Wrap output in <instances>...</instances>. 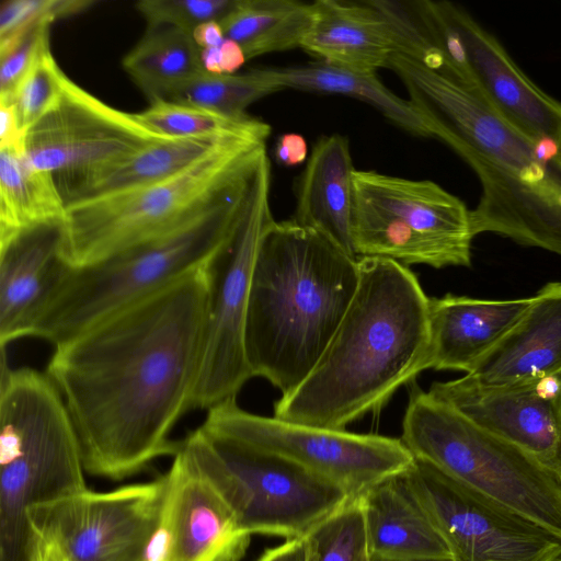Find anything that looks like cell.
Returning a JSON list of instances; mask_svg holds the SVG:
<instances>
[{
  "instance_id": "cell-18",
  "label": "cell",
  "mask_w": 561,
  "mask_h": 561,
  "mask_svg": "<svg viewBox=\"0 0 561 561\" xmlns=\"http://www.w3.org/2000/svg\"><path fill=\"white\" fill-rule=\"evenodd\" d=\"M472 80L488 100L529 137L561 149V102L517 66L502 44L463 8L442 1Z\"/></svg>"
},
{
  "instance_id": "cell-7",
  "label": "cell",
  "mask_w": 561,
  "mask_h": 561,
  "mask_svg": "<svg viewBox=\"0 0 561 561\" xmlns=\"http://www.w3.org/2000/svg\"><path fill=\"white\" fill-rule=\"evenodd\" d=\"M266 142L237 139L145 186L67 204L60 234L72 268L93 265L174 229L255 176Z\"/></svg>"
},
{
  "instance_id": "cell-36",
  "label": "cell",
  "mask_w": 561,
  "mask_h": 561,
  "mask_svg": "<svg viewBox=\"0 0 561 561\" xmlns=\"http://www.w3.org/2000/svg\"><path fill=\"white\" fill-rule=\"evenodd\" d=\"M49 34L50 24H43L0 41V103H12L16 88Z\"/></svg>"
},
{
  "instance_id": "cell-5",
  "label": "cell",
  "mask_w": 561,
  "mask_h": 561,
  "mask_svg": "<svg viewBox=\"0 0 561 561\" xmlns=\"http://www.w3.org/2000/svg\"><path fill=\"white\" fill-rule=\"evenodd\" d=\"M78 435L45 371L12 368L1 348L0 561H32L27 511L88 489Z\"/></svg>"
},
{
  "instance_id": "cell-32",
  "label": "cell",
  "mask_w": 561,
  "mask_h": 561,
  "mask_svg": "<svg viewBox=\"0 0 561 561\" xmlns=\"http://www.w3.org/2000/svg\"><path fill=\"white\" fill-rule=\"evenodd\" d=\"M306 539L307 561H373L359 496L316 525Z\"/></svg>"
},
{
  "instance_id": "cell-15",
  "label": "cell",
  "mask_w": 561,
  "mask_h": 561,
  "mask_svg": "<svg viewBox=\"0 0 561 561\" xmlns=\"http://www.w3.org/2000/svg\"><path fill=\"white\" fill-rule=\"evenodd\" d=\"M163 139L134 113L67 78L55 105L24 133L22 153L32 168L51 173L62 194L85 175Z\"/></svg>"
},
{
  "instance_id": "cell-28",
  "label": "cell",
  "mask_w": 561,
  "mask_h": 561,
  "mask_svg": "<svg viewBox=\"0 0 561 561\" xmlns=\"http://www.w3.org/2000/svg\"><path fill=\"white\" fill-rule=\"evenodd\" d=\"M313 16V4L296 0H238L219 23L238 43L247 60L301 47Z\"/></svg>"
},
{
  "instance_id": "cell-37",
  "label": "cell",
  "mask_w": 561,
  "mask_h": 561,
  "mask_svg": "<svg viewBox=\"0 0 561 561\" xmlns=\"http://www.w3.org/2000/svg\"><path fill=\"white\" fill-rule=\"evenodd\" d=\"M202 68L207 73L232 75L247 61L241 46L227 38L215 47L199 48Z\"/></svg>"
},
{
  "instance_id": "cell-2",
  "label": "cell",
  "mask_w": 561,
  "mask_h": 561,
  "mask_svg": "<svg viewBox=\"0 0 561 561\" xmlns=\"http://www.w3.org/2000/svg\"><path fill=\"white\" fill-rule=\"evenodd\" d=\"M388 68L431 137L448 145L479 179L474 234L491 232L561 255V149L514 125L471 75L432 69L402 54L392 55Z\"/></svg>"
},
{
  "instance_id": "cell-19",
  "label": "cell",
  "mask_w": 561,
  "mask_h": 561,
  "mask_svg": "<svg viewBox=\"0 0 561 561\" xmlns=\"http://www.w3.org/2000/svg\"><path fill=\"white\" fill-rule=\"evenodd\" d=\"M60 226L0 240V345L28 337L30 330L69 273Z\"/></svg>"
},
{
  "instance_id": "cell-22",
  "label": "cell",
  "mask_w": 561,
  "mask_h": 561,
  "mask_svg": "<svg viewBox=\"0 0 561 561\" xmlns=\"http://www.w3.org/2000/svg\"><path fill=\"white\" fill-rule=\"evenodd\" d=\"M312 4L311 26L300 48L319 61L376 73L400 53L397 32L371 0H318Z\"/></svg>"
},
{
  "instance_id": "cell-41",
  "label": "cell",
  "mask_w": 561,
  "mask_h": 561,
  "mask_svg": "<svg viewBox=\"0 0 561 561\" xmlns=\"http://www.w3.org/2000/svg\"><path fill=\"white\" fill-rule=\"evenodd\" d=\"M192 37L198 48L219 46L225 39V33L218 21L206 22L197 26Z\"/></svg>"
},
{
  "instance_id": "cell-11",
  "label": "cell",
  "mask_w": 561,
  "mask_h": 561,
  "mask_svg": "<svg viewBox=\"0 0 561 561\" xmlns=\"http://www.w3.org/2000/svg\"><path fill=\"white\" fill-rule=\"evenodd\" d=\"M271 163L254 178L240 227L214 264L213 286L192 409L208 410L236 398L252 378L245 353V323L252 272L262 238L275 221L270 203Z\"/></svg>"
},
{
  "instance_id": "cell-8",
  "label": "cell",
  "mask_w": 561,
  "mask_h": 561,
  "mask_svg": "<svg viewBox=\"0 0 561 561\" xmlns=\"http://www.w3.org/2000/svg\"><path fill=\"white\" fill-rule=\"evenodd\" d=\"M181 450L249 535L302 538L355 499L345 489L204 419Z\"/></svg>"
},
{
  "instance_id": "cell-23",
  "label": "cell",
  "mask_w": 561,
  "mask_h": 561,
  "mask_svg": "<svg viewBox=\"0 0 561 561\" xmlns=\"http://www.w3.org/2000/svg\"><path fill=\"white\" fill-rule=\"evenodd\" d=\"M355 171L345 136L320 137L297 179L291 219L357 259L352 237Z\"/></svg>"
},
{
  "instance_id": "cell-21",
  "label": "cell",
  "mask_w": 561,
  "mask_h": 561,
  "mask_svg": "<svg viewBox=\"0 0 561 561\" xmlns=\"http://www.w3.org/2000/svg\"><path fill=\"white\" fill-rule=\"evenodd\" d=\"M530 298L485 300L447 294L428 300V368L469 374L514 327Z\"/></svg>"
},
{
  "instance_id": "cell-9",
  "label": "cell",
  "mask_w": 561,
  "mask_h": 561,
  "mask_svg": "<svg viewBox=\"0 0 561 561\" xmlns=\"http://www.w3.org/2000/svg\"><path fill=\"white\" fill-rule=\"evenodd\" d=\"M400 438L415 458L561 535V473L414 382Z\"/></svg>"
},
{
  "instance_id": "cell-1",
  "label": "cell",
  "mask_w": 561,
  "mask_h": 561,
  "mask_svg": "<svg viewBox=\"0 0 561 561\" xmlns=\"http://www.w3.org/2000/svg\"><path fill=\"white\" fill-rule=\"evenodd\" d=\"M215 262L54 345L46 373L87 473L121 480L179 451L171 433L192 409Z\"/></svg>"
},
{
  "instance_id": "cell-6",
  "label": "cell",
  "mask_w": 561,
  "mask_h": 561,
  "mask_svg": "<svg viewBox=\"0 0 561 561\" xmlns=\"http://www.w3.org/2000/svg\"><path fill=\"white\" fill-rule=\"evenodd\" d=\"M253 181L158 238L93 265L71 268L35 319L28 337L61 343L191 271L214 263L240 227Z\"/></svg>"
},
{
  "instance_id": "cell-24",
  "label": "cell",
  "mask_w": 561,
  "mask_h": 561,
  "mask_svg": "<svg viewBox=\"0 0 561 561\" xmlns=\"http://www.w3.org/2000/svg\"><path fill=\"white\" fill-rule=\"evenodd\" d=\"M373 561H454L402 473L359 495Z\"/></svg>"
},
{
  "instance_id": "cell-20",
  "label": "cell",
  "mask_w": 561,
  "mask_h": 561,
  "mask_svg": "<svg viewBox=\"0 0 561 561\" xmlns=\"http://www.w3.org/2000/svg\"><path fill=\"white\" fill-rule=\"evenodd\" d=\"M561 375V282H551L505 336L465 377L483 388Z\"/></svg>"
},
{
  "instance_id": "cell-12",
  "label": "cell",
  "mask_w": 561,
  "mask_h": 561,
  "mask_svg": "<svg viewBox=\"0 0 561 561\" xmlns=\"http://www.w3.org/2000/svg\"><path fill=\"white\" fill-rule=\"evenodd\" d=\"M165 492V474L108 492L87 489L34 505L27 519L34 541L67 561H147Z\"/></svg>"
},
{
  "instance_id": "cell-25",
  "label": "cell",
  "mask_w": 561,
  "mask_h": 561,
  "mask_svg": "<svg viewBox=\"0 0 561 561\" xmlns=\"http://www.w3.org/2000/svg\"><path fill=\"white\" fill-rule=\"evenodd\" d=\"M237 139L249 138L210 135L163 139L85 175L66 188L62 196L68 204L157 183Z\"/></svg>"
},
{
  "instance_id": "cell-29",
  "label": "cell",
  "mask_w": 561,
  "mask_h": 561,
  "mask_svg": "<svg viewBox=\"0 0 561 561\" xmlns=\"http://www.w3.org/2000/svg\"><path fill=\"white\" fill-rule=\"evenodd\" d=\"M122 66L149 103L205 72L192 34L171 26L147 27Z\"/></svg>"
},
{
  "instance_id": "cell-30",
  "label": "cell",
  "mask_w": 561,
  "mask_h": 561,
  "mask_svg": "<svg viewBox=\"0 0 561 561\" xmlns=\"http://www.w3.org/2000/svg\"><path fill=\"white\" fill-rule=\"evenodd\" d=\"M134 116L149 131L164 138L222 135L266 142L272 131L266 122L250 114L228 115L167 100L149 103Z\"/></svg>"
},
{
  "instance_id": "cell-31",
  "label": "cell",
  "mask_w": 561,
  "mask_h": 561,
  "mask_svg": "<svg viewBox=\"0 0 561 561\" xmlns=\"http://www.w3.org/2000/svg\"><path fill=\"white\" fill-rule=\"evenodd\" d=\"M276 91L254 68L232 75L202 72L175 88L165 100L228 115H244L249 105Z\"/></svg>"
},
{
  "instance_id": "cell-3",
  "label": "cell",
  "mask_w": 561,
  "mask_h": 561,
  "mask_svg": "<svg viewBox=\"0 0 561 561\" xmlns=\"http://www.w3.org/2000/svg\"><path fill=\"white\" fill-rule=\"evenodd\" d=\"M358 266L337 329L306 379L274 404L275 417L345 430L428 369L430 297L415 274L385 257H358Z\"/></svg>"
},
{
  "instance_id": "cell-43",
  "label": "cell",
  "mask_w": 561,
  "mask_h": 561,
  "mask_svg": "<svg viewBox=\"0 0 561 561\" xmlns=\"http://www.w3.org/2000/svg\"><path fill=\"white\" fill-rule=\"evenodd\" d=\"M556 561H561V557L559 559H557Z\"/></svg>"
},
{
  "instance_id": "cell-39",
  "label": "cell",
  "mask_w": 561,
  "mask_h": 561,
  "mask_svg": "<svg viewBox=\"0 0 561 561\" xmlns=\"http://www.w3.org/2000/svg\"><path fill=\"white\" fill-rule=\"evenodd\" d=\"M23 131L12 103H0V148L22 150Z\"/></svg>"
},
{
  "instance_id": "cell-27",
  "label": "cell",
  "mask_w": 561,
  "mask_h": 561,
  "mask_svg": "<svg viewBox=\"0 0 561 561\" xmlns=\"http://www.w3.org/2000/svg\"><path fill=\"white\" fill-rule=\"evenodd\" d=\"M66 206L51 173L32 168L18 148H0V240L60 226Z\"/></svg>"
},
{
  "instance_id": "cell-16",
  "label": "cell",
  "mask_w": 561,
  "mask_h": 561,
  "mask_svg": "<svg viewBox=\"0 0 561 561\" xmlns=\"http://www.w3.org/2000/svg\"><path fill=\"white\" fill-rule=\"evenodd\" d=\"M428 393L561 473V375L495 388L463 376Z\"/></svg>"
},
{
  "instance_id": "cell-13",
  "label": "cell",
  "mask_w": 561,
  "mask_h": 561,
  "mask_svg": "<svg viewBox=\"0 0 561 561\" xmlns=\"http://www.w3.org/2000/svg\"><path fill=\"white\" fill-rule=\"evenodd\" d=\"M205 419L340 485L354 497L403 473L414 460L401 438L257 415L240 408L236 398L208 409Z\"/></svg>"
},
{
  "instance_id": "cell-42",
  "label": "cell",
  "mask_w": 561,
  "mask_h": 561,
  "mask_svg": "<svg viewBox=\"0 0 561 561\" xmlns=\"http://www.w3.org/2000/svg\"><path fill=\"white\" fill-rule=\"evenodd\" d=\"M32 561H67L51 548L42 542L34 541Z\"/></svg>"
},
{
  "instance_id": "cell-33",
  "label": "cell",
  "mask_w": 561,
  "mask_h": 561,
  "mask_svg": "<svg viewBox=\"0 0 561 561\" xmlns=\"http://www.w3.org/2000/svg\"><path fill=\"white\" fill-rule=\"evenodd\" d=\"M67 78L47 38L13 95L12 104L23 134L55 105Z\"/></svg>"
},
{
  "instance_id": "cell-10",
  "label": "cell",
  "mask_w": 561,
  "mask_h": 561,
  "mask_svg": "<svg viewBox=\"0 0 561 561\" xmlns=\"http://www.w3.org/2000/svg\"><path fill=\"white\" fill-rule=\"evenodd\" d=\"M354 195L357 257L435 268L471 265V209L435 182L356 170Z\"/></svg>"
},
{
  "instance_id": "cell-26",
  "label": "cell",
  "mask_w": 561,
  "mask_h": 561,
  "mask_svg": "<svg viewBox=\"0 0 561 561\" xmlns=\"http://www.w3.org/2000/svg\"><path fill=\"white\" fill-rule=\"evenodd\" d=\"M261 76L282 89L340 94L357 99L377 108L387 119L415 136L431 137L409 100H403L383 85L376 73L358 72L325 62L257 68Z\"/></svg>"
},
{
  "instance_id": "cell-14",
  "label": "cell",
  "mask_w": 561,
  "mask_h": 561,
  "mask_svg": "<svg viewBox=\"0 0 561 561\" xmlns=\"http://www.w3.org/2000/svg\"><path fill=\"white\" fill-rule=\"evenodd\" d=\"M402 477L454 561H556L561 535L414 457Z\"/></svg>"
},
{
  "instance_id": "cell-4",
  "label": "cell",
  "mask_w": 561,
  "mask_h": 561,
  "mask_svg": "<svg viewBox=\"0 0 561 561\" xmlns=\"http://www.w3.org/2000/svg\"><path fill=\"white\" fill-rule=\"evenodd\" d=\"M358 279V257L291 218L275 220L251 278L245 353L252 376L282 396L294 391L332 339Z\"/></svg>"
},
{
  "instance_id": "cell-34",
  "label": "cell",
  "mask_w": 561,
  "mask_h": 561,
  "mask_svg": "<svg viewBox=\"0 0 561 561\" xmlns=\"http://www.w3.org/2000/svg\"><path fill=\"white\" fill-rule=\"evenodd\" d=\"M238 0H140L135 9L147 27L171 26L190 34L210 21H220Z\"/></svg>"
},
{
  "instance_id": "cell-38",
  "label": "cell",
  "mask_w": 561,
  "mask_h": 561,
  "mask_svg": "<svg viewBox=\"0 0 561 561\" xmlns=\"http://www.w3.org/2000/svg\"><path fill=\"white\" fill-rule=\"evenodd\" d=\"M274 156L276 161L282 165H298L308 159L307 142L299 134H283L276 141Z\"/></svg>"
},
{
  "instance_id": "cell-17",
  "label": "cell",
  "mask_w": 561,
  "mask_h": 561,
  "mask_svg": "<svg viewBox=\"0 0 561 561\" xmlns=\"http://www.w3.org/2000/svg\"><path fill=\"white\" fill-rule=\"evenodd\" d=\"M165 478L160 526L147 561H239L251 535L181 447Z\"/></svg>"
},
{
  "instance_id": "cell-40",
  "label": "cell",
  "mask_w": 561,
  "mask_h": 561,
  "mask_svg": "<svg viewBox=\"0 0 561 561\" xmlns=\"http://www.w3.org/2000/svg\"><path fill=\"white\" fill-rule=\"evenodd\" d=\"M306 537L285 540L282 545L265 549L255 561H307Z\"/></svg>"
},
{
  "instance_id": "cell-35",
  "label": "cell",
  "mask_w": 561,
  "mask_h": 561,
  "mask_svg": "<svg viewBox=\"0 0 561 561\" xmlns=\"http://www.w3.org/2000/svg\"><path fill=\"white\" fill-rule=\"evenodd\" d=\"M93 0H5L0 7V41L50 24L95 5Z\"/></svg>"
}]
</instances>
